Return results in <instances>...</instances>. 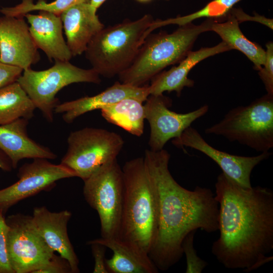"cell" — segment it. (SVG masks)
Wrapping results in <instances>:
<instances>
[{
	"label": "cell",
	"mask_w": 273,
	"mask_h": 273,
	"mask_svg": "<svg viewBox=\"0 0 273 273\" xmlns=\"http://www.w3.org/2000/svg\"><path fill=\"white\" fill-rule=\"evenodd\" d=\"M220 236L211 252L229 269L254 270L272 260L273 192L245 188L223 172L215 184Z\"/></svg>",
	"instance_id": "cell-1"
},
{
	"label": "cell",
	"mask_w": 273,
	"mask_h": 273,
	"mask_svg": "<svg viewBox=\"0 0 273 273\" xmlns=\"http://www.w3.org/2000/svg\"><path fill=\"white\" fill-rule=\"evenodd\" d=\"M143 158L157 210L149 256L158 269L165 271L182 257V243L189 233L218 230L219 204L210 189L197 186L191 191L176 181L168 168L170 155L166 150H146Z\"/></svg>",
	"instance_id": "cell-2"
},
{
	"label": "cell",
	"mask_w": 273,
	"mask_h": 273,
	"mask_svg": "<svg viewBox=\"0 0 273 273\" xmlns=\"http://www.w3.org/2000/svg\"><path fill=\"white\" fill-rule=\"evenodd\" d=\"M122 169L124 195L117 238L149 256L157 231V210L144 158L126 162Z\"/></svg>",
	"instance_id": "cell-3"
},
{
	"label": "cell",
	"mask_w": 273,
	"mask_h": 273,
	"mask_svg": "<svg viewBox=\"0 0 273 273\" xmlns=\"http://www.w3.org/2000/svg\"><path fill=\"white\" fill-rule=\"evenodd\" d=\"M215 19L200 25L192 22L179 26L171 33L160 32L145 39L133 61L118 75L120 82L142 86L167 66L178 63L191 51L198 37L211 31Z\"/></svg>",
	"instance_id": "cell-4"
},
{
	"label": "cell",
	"mask_w": 273,
	"mask_h": 273,
	"mask_svg": "<svg viewBox=\"0 0 273 273\" xmlns=\"http://www.w3.org/2000/svg\"><path fill=\"white\" fill-rule=\"evenodd\" d=\"M154 20L150 15L104 28L88 44L85 54L99 75L111 78L128 68L147 38Z\"/></svg>",
	"instance_id": "cell-5"
},
{
	"label": "cell",
	"mask_w": 273,
	"mask_h": 273,
	"mask_svg": "<svg viewBox=\"0 0 273 273\" xmlns=\"http://www.w3.org/2000/svg\"><path fill=\"white\" fill-rule=\"evenodd\" d=\"M205 133L222 136L260 153L273 147V95L266 94L247 106L230 110Z\"/></svg>",
	"instance_id": "cell-6"
},
{
	"label": "cell",
	"mask_w": 273,
	"mask_h": 273,
	"mask_svg": "<svg viewBox=\"0 0 273 273\" xmlns=\"http://www.w3.org/2000/svg\"><path fill=\"white\" fill-rule=\"evenodd\" d=\"M83 181L84 198L99 216L101 237L117 238L123 209L124 181L117 158L103 164Z\"/></svg>",
	"instance_id": "cell-7"
},
{
	"label": "cell",
	"mask_w": 273,
	"mask_h": 273,
	"mask_svg": "<svg viewBox=\"0 0 273 273\" xmlns=\"http://www.w3.org/2000/svg\"><path fill=\"white\" fill-rule=\"evenodd\" d=\"M99 75L92 68L78 67L69 61H55L51 68L35 71L30 68L23 70L17 82L39 109L47 120L53 121V112L59 104L57 94L63 87L74 83L99 84Z\"/></svg>",
	"instance_id": "cell-8"
},
{
	"label": "cell",
	"mask_w": 273,
	"mask_h": 273,
	"mask_svg": "<svg viewBox=\"0 0 273 273\" xmlns=\"http://www.w3.org/2000/svg\"><path fill=\"white\" fill-rule=\"evenodd\" d=\"M124 143L122 137L114 132L99 128H83L69 135L68 149L61 163L84 180L103 164L117 158Z\"/></svg>",
	"instance_id": "cell-9"
},
{
	"label": "cell",
	"mask_w": 273,
	"mask_h": 273,
	"mask_svg": "<svg viewBox=\"0 0 273 273\" xmlns=\"http://www.w3.org/2000/svg\"><path fill=\"white\" fill-rule=\"evenodd\" d=\"M7 245L14 273H35L54 254L37 230L32 216L17 213L5 218Z\"/></svg>",
	"instance_id": "cell-10"
},
{
	"label": "cell",
	"mask_w": 273,
	"mask_h": 273,
	"mask_svg": "<svg viewBox=\"0 0 273 273\" xmlns=\"http://www.w3.org/2000/svg\"><path fill=\"white\" fill-rule=\"evenodd\" d=\"M18 176L19 180L15 183L0 190V209L4 214L12 206L50 188L57 180L77 175L64 164H54L47 159L35 158L20 168Z\"/></svg>",
	"instance_id": "cell-11"
},
{
	"label": "cell",
	"mask_w": 273,
	"mask_h": 273,
	"mask_svg": "<svg viewBox=\"0 0 273 273\" xmlns=\"http://www.w3.org/2000/svg\"><path fill=\"white\" fill-rule=\"evenodd\" d=\"M145 102V118L151 128L148 143L153 151L163 149L168 141L178 137L209 110L208 106L204 105L188 113H176L169 109L172 101L163 94L150 95Z\"/></svg>",
	"instance_id": "cell-12"
},
{
	"label": "cell",
	"mask_w": 273,
	"mask_h": 273,
	"mask_svg": "<svg viewBox=\"0 0 273 273\" xmlns=\"http://www.w3.org/2000/svg\"><path fill=\"white\" fill-rule=\"evenodd\" d=\"M171 142L177 147H189L203 153L216 162L222 172L245 188L252 187L250 178L254 168L271 155L267 152L257 156H243L219 150L209 144L191 126Z\"/></svg>",
	"instance_id": "cell-13"
},
{
	"label": "cell",
	"mask_w": 273,
	"mask_h": 273,
	"mask_svg": "<svg viewBox=\"0 0 273 273\" xmlns=\"http://www.w3.org/2000/svg\"><path fill=\"white\" fill-rule=\"evenodd\" d=\"M40 56L23 17H0V62L23 70L37 63Z\"/></svg>",
	"instance_id": "cell-14"
},
{
	"label": "cell",
	"mask_w": 273,
	"mask_h": 273,
	"mask_svg": "<svg viewBox=\"0 0 273 273\" xmlns=\"http://www.w3.org/2000/svg\"><path fill=\"white\" fill-rule=\"evenodd\" d=\"M71 215L68 210L53 212L41 206L34 208L32 217L49 247L68 261L72 273H77L79 272V260L67 233V224Z\"/></svg>",
	"instance_id": "cell-15"
},
{
	"label": "cell",
	"mask_w": 273,
	"mask_h": 273,
	"mask_svg": "<svg viewBox=\"0 0 273 273\" xmlns=\"http://www.w3.org/2000/svg\"><path fill=\"white\" fill-rule=\"evenodd\" d=\"M97 10L89 2H82L71 6L60 15L72 57L84 52L92 39L104 28Z\"/></svg>",
	"instance_id": "cell-16"
},
{
	"label": "cell",
	"mask_w": 273,
	"mask_h": 273,
	"mask_svg": "<svg viewBox=\"0 0 273 273\" xmlns=\"http://www.w3.org/2000/svg\"><path fill=\"white\" fill-rule=\"evenodd\" d=\"M150 95L149 85L135 86L116 82L101 93L92 97L58 104L54 109L56 113H63L62 118L68 123L91 111L101 109L105 106L116 103L122 99L132 98L145 102Z\"/></svg>",
	"instance_id": "cell-17"
},
{
	"label": "cell",
	"mask_w": 273,
	"mask_h": 273,
	"mask_svg": "<svg viewBox=\"0 0 273 273\" xmlns=\"http://www.w3.org/2000/svg\"><path fill=\"white\" fill-rule=\"evenodd\" d=\"M24 17L30 24L29 31L38 49L50 61H69L72 56L63 36L60 16L40 11L37 15L27 13Z\"/></svg>",
	"instance_id": "cell-18"
},
{
	"label": "cell",
	"mask_w": 273,
	"mask_h": 273,
	"mask_svg": "<svg viewBox=\"0 0 273 273\" xmlns=\"http://www.w3.org/2000/svg\"><path fill=\"white\" fill-rule=\"evenodd\" d=\"M232 50L224 42L222 41L212 47L202 48L196 51H190L177 66L167 71H161L155 76L149 85L150 95H159L165 92H175L180 96L185 87H191L194 80L188 75L191 69L201 61L216 54Z\"/></svg>",
	"instance_id": "cell-19"
},
{
	"label": "cell",
	"mask_w": 273,
	"mask_h": 273,
	"mask_svg": "<svg viewBox=\"0 0 273 273\" xmlns=\"http://www.w3.org/2000/svg\"><path fill=\"white\" fill-rule=\"evenodd\" d=\"M28 120L21 118L0 125V150L10 159L13 168L25 158L54 159L56 155L27 134Z\"/></svg>",
	"instance_id": "cell-20"
},
{
	"label": "cell",
	"mask_w": 273,
	"mask_h": 273,
	"mask_svg": "<svg viewBox=\"0 0 273 273\" xmlns=\"http://www.w3.org/2000/svg\"><path fill=\"white\" fill-rule=\"evenodd\" d=\"M103 245L113 251V256L106 260L111 273H157L158 269L148 255L140 252L126 243L116 238L94 239L87 242Z\"/></svg>",
	"instance_id": "cell-21"
},
{
	"label": "cell",
	"mask_w": 273,
	"mask_h": 273,
	"mask_svg": "<svg viewBox=\"0 0 273 273\" xmlns=\"http://www.w3.org/2000/svg\"><path fill=\"white\" fill-rule=\"evenodd\" d=\"M239 24L230 12L225 22L215 20L211 31L216 33L232 50L235 49L243 53L253 63L254 69L259 71L265 61V51L258 44L248 40L242 32Z\"/></svg>",
	"instance_id": "cell-22"
},
{
	"label": "cell",
	"mask_w": 273,
	"mask_h": 273,
	"mask_svg": "<svg viewBox=\"0 0 273 273\" xmlns=\"http://www.w3.org/2000/svg\"><path fill=\"white\" fill-rule=\"evenodd\" d=\"M143 102L132 98L122 99L101 109L103 117L108 122L121 127L137 136L144 133L145 111Z\"/></svg>",
	"instance_id": "cell-23"
},
{
	"label": "cell",
	"mask_w": 273,
	"mask_h": 273,
	"mask_svg": "<svg viewBox=\"0 0 273 273\" xmlns=\"http://www.w3.org/2000/svg\"><path fill=\"white\" fill-rule=\"evenodd\" d=\"M36 109L33 103L17 81L0 88V125L23 118H31Z\"/></svg>",
	"instance_id": "cell-24"
},
{
	"label": "cell",
	"mask_w": 273,
	"mask_h": 273,
	"mask_svg": "<svg viewBox=\"0 0 273 273\" xmlns=\"http://www.w3.org/2000/svg\"><path fill=\"white\" fill-rule=\"evenodd\" d=\"M241 0H213L208 3L202 9L193 13L165 20H157L151 24L148 32L169 24L183 25L202 17L216 20L226 17L233 7Z\"/></svg>",
	"instance_id": "cell-25"
},
{
	"label": "cell",
	"mask_w": 273,
	"mask_h": 273,
	"mask_svg": "<svg viewBox=\"0 0 273 273\" xmlns=\"http://www.w3.org/2000/svg\"><path fill=\"white\" fill-rule=\"evenodd\" d=\"M89 2V0H55L51 3L44 0H38L34 4L33 0H22L19 4L13 6L3 7L0 12L4 16L23 17L25 15L34 11H43L60 16L64 11L77 4Z\"/></svg>",
	"instance_id": "cell-26"
},
{
	"label": "cell",
	"mask_w": 273,
	"mask_h": 273,
	"mask_svg": "<svg viewBox=\"0 0 273 273\" xmlns=\"http://www.w3.org/2000/svg\"><path fill=\"white\" fill-rule=\"evenodd\" d=\"M196 231L189 233L182 243L183 253L187 260L186 273H201L207 265V263L199 257L194 247V237Z\"/></svg>",
	"instance_id": "cell-27"
},
{
	"label": "cell",
	"mask_w": 273,
	"mask_h": 273,
	"mask_svg": "<svg viewBox=\"0 0 273 273\" xmlns=\"http://www.w3.org/2000/svg\"><path fill=\"white\" fill-rule=\"evenodd\" d=\"M265 61L258 71L259 76L262 81L267 94L273 95V43L269 41L266 44Z\"/></svg>",
	"instance_id": "cell-28"
},
{
	"label": "cell",
	"mask_w": 273,
	"mask_h": 273,
	"mask_svg": "<svg viewBox=\"0 0 273 273\" xmlns=\"http://www.w3.org/2000/svg\"><path fill=\"white\" fill-rule=\"evenodd\" d=\"M8 226L0 209V273H14L11 264L7 245Z\"/></svg>",
	"instance_id": "cell-29"
},
{
	"label": "cell",
	"mask_w": 273,
	"mask_h": 273,
	"mask_svg": "<svg viewBox=\"0 0 273 273\" xmlns=\"http://www.w3.org/2000/svg\"><path fill=\"white\" fill-rule=\"evenodd\" d=\"M72 272L68 261L60 255L54 254L49 262L37 270L35 273H69Z\"/></svg>",
	"instance_id": "cell-30"
},
{
	"label": "cell",
	"mask_w": 273,
	"mask_h": 273,
	"mask_svg": "<svg viewBox=\"0 0 273 273\" xmlns=\"http://www.w3.org/2000/svg\"><path fill=\"white\" fill-rule=\"evenodd\" d=\"M23 70L0 62V88L17 81Z\"/></svg>",
	"instance_id": "cell-31"
},
{
	"label": "cell",
	"mask_w": 273,
	"mask_h": 273,
	"mask_svg": "<svg viewBox=\"0 0 273 273\" xmlns=\"http://www.w3.org/2000/svg\"><path fill=\"white\" fill-rule=\"evenodd\" d=\"M92 254L94 258V273H109L106 265L105 253L106 247L98 243H90Z\"/></svg>",
	"instance_id": "cell-32"
},
{
	"label": "cell",
	"mask_w": 273,
	"mask_h": 273,
	"mask_svg": "<svg viewBox=\"0 0 273 273\" xmlns=\"http://www.w3.org/2000/svg\"><path fill=\"white\" fill-rule=\"evenodd\" d=\"M231 13L238 20L239 23H241L246 21H252L261 23L271 29H273L272 19L267 18L263 16L256 14L253 16H251L245 13L240 9H232Z\"/></svg>",
	"instance_id": "cell-33"
},
{
	"label": "cell",
	"mask_w": 273,
	"mask_h": 273,
	"mask_svg": "<svg viewBox=\"0 0 273 273\" xmlns=\"http://www.w3.org/2000/svg\"><path fill=\"white\" fill-rule=\"evenodd\" d=\"M12 168L13 167L10 159L0 150V169L4 171H10Z\"/></svg>",
	"instance_id": "cell-34"
},
{
	"label": "cell",
	"mask_w": 273,
	"mask_h": 273,
	"mask_svg": "<svg viewBox=\"0 0 273 273\" xmlns=\"http://www.w3.org/2000/svg\"><path fill=\"white\" fill-rule=\"evenodd\" d=\"M106 0H90V4L96 9H98Z\"/></svg>",
	"instance_id": "cell-35"
},
{
	"label": "cell",
	"mask_w": 273,
	"mask_h": 273,
	"mask_svg": "<svg viewBox=\"0 0 273 273\" xmlns=\"http://www.w3.org/2000/svg\"><path fill=\"white\" fill-rule=\"evenodd\" d=\"M139 1H141V2H146V1H149V0H139Z\"/></svg>",
	"instance_id": "cell-36"
}]
</instances>
